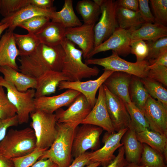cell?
<instances>
[{"instance_id":"cell-44","label":"cell","mask_w":167,"mask_h":167,"mask_svg":"<svg viewBox=\"0 0 167 167\" xmlns=\"http://www.w3.org/2000/svg\"><path fill=\"white\" fill-rule=\"evenodd\" d=\"M139 11L141 16L145 22L155 23L153 15L149 5L148 0H138Z\"/></svg>"},{"instance_id":"cell-15","label":"cell","mask_w":167,"mask_h":167,"mask_svg":"<svg viewBox=\"0 0 167 167\" xmlns=\"http://www.w3.org/2000/svg\"><path fill=\"white\" fill-rule=\"evenodd\" d=\"M143 111L151 131L167 136V107L149 95Z\"/></svg>"},{"instance_id":"cell-38","label":"cell","mask_w":167,"mask_h":167,"mask_svg":"<svg viewBox=\"0 0 167 167\" xmlns=\"http://www.w3.org/2000/svg\"><path fill=\"white\" fill-rule=\"evenodd\" d=\"M155 23L166 26L167 25V0L150 1Z\"/></svg>"},{"instance_id":"cell-25","label":"cell","mask_w":167,"mask_h":167,"mask_svg":"<svg viewBox=\"0 0 167 167\" xmlns=\"http://www.w3.org/2000/svg\"><path fill=\"white\" fill-rule=\"evenodd\" d=\"M167 36V27L158 23L145 22L139 28L133 31L132 41H154Z\"/></svg>"},{"instance_id":"cell-34","label":"cell","mask_w":167,"mask_h":167,"mask_svg":"<svg viewBox=\"0 0 167 167\" xmlns=\"http://www.w3.org/2000/svg\"><path fill=\"white\" fill-rule=\"evenodd\" d=\"M143 146L139 165L144 167H167L161 154L145 143H143Z\"/></svg>"},{"instance_id":"cell-7","label":"cell","mask_w":167,"mask_h":167,"mask_svg":"<svg viewBox=\"0 0 167 167\" xmlns=\"http://www.w3.org/2000/svg\"><path fill=\"white\" fill-rule=\"evenodd\" d=\"M0 86L6 89L9 100L16 109L19 124L28 123L30 113L35 109L34 103L35 89L19 91L2 76H0Z\"/></svg>"},{"instance_id":"cell-41","label":"cell","mask_w":167,"mask_h":167,"mask_svg":"<svg viewBox=\"0 0 167 167\" xmlns=\"http://www.w3.org/2000/svg\"><path fill=\"white\" fill-rule=\"evenodd\" d=\"M29 4L30 0H2L0 13L6 17Z\"/></svg>"},{"instance_id":"cell-12","label":"cell","mask_w":167,"mask_h":167,"mask_svg":"<svg viewBox=\"0 0 167 167\" xmlns=\"http://www.w3.org/2000/svg\"><path fill=\"white\" fill-rule=\"evenodd\" d=\"M127 128L114 133H105L102 139L104 146L92 152H90L91 162H99L103 167L109 164L115 158V151L123 146L121 143L123 135L128 129Z\"/></svg>"},{"instance_id":"cell-53","label":"cell","mask_w":167,"mask_h":167,"mask_svg":"<svg viewBox=\"0 0 167 167\" xmlns=\"http://www.w3.org/2000/svg\"><path fill=\"white\" fill-rule=\"evenodd\" d=\"M9 24L7 23H5L0 25V36L2 32L6 28H8Z\"/></svg>"},{"instance_id":"cell-49","label":"cell","mask_w":167,"mask_h":167,"mask_svg":"<svg viewBox=\"0 0 167 167\" xmlns=\"http://www.w3.org/2000/svg\"><path fill=\"white\" fill-rule=\"evenodd\" d=\"M54 0H30V4L43 9L53 8Z\"/></svg>"},{"instance_id":"cell-4","label":"cell","mask_w":167,"mask_h":167,"mask_svg":"<svg viewBox=\"0 0 167 167\" xmlns=\"http://www.w3.org/2000/svg\"><path fill=\"white\" fill-rule=\"evenodd\" d=\"M61 44L65 52L62 71L69 81H81L98 75L99 69L96 66L89 67L83 62V52L76 48L75 44L64 37Z\"/></svg>"},{"instance_id":"cell-52","label":"cell","mask_w":167,"mask_h":167,"mask_svg":"<svg viewBox=\"0 0 167 167\" xmlns=\"http://www.w3.org/2000/svg\"><path fill=\"white\" fill-rule=\"evenodd\" d=\"M0 167H14V165L11 159L0 156Z\"/></svg>"},{"instance_id":"cell-16","label":"cell","mask_w":167,"mask_h":167,"mask_svg":"<svg viewBox=\"0 0 167 167\" xmlns=\"http://www.w3.org/2000/svg\"><path fill=\"white\" fill-rule=\"evenodd\" d=\"M99 89L98 96L94 105L81 124L94 125L101 128L108 133H115L106 106L103 84Z\"/></svg>"},{"instance_id":"cell-31","label":"cell","mask_w":167,"mask_h":167,"mask_svg":"<svg viewBox=\"0 0 167 167\" xmlns=\"http://www.w3.org/2000/svg\"><path fill=\"white\" fill-rule=\"evenodd\" d=\"M129 91L131 102L143 111L144 106L149 95L140 78L132 75Z\"/></svg>"},{"instance_id":"cell-8","label":"cell","mask_w":167,"mask_h":167,"mask_svg":"<svg viewBox=\"0 0 167 167\" xmlns=\"http://www.w3.org/2000/svg\"><path fill=\"white\" fill-rule=\"evenodd\" d=\"M93 0L100 6L101 14L99 21L94 27L95 47L107 39L119 27L116 15L115 1Z\"/></svg>"},{"instance_id":"cell-50","label":"cell","mask_w":167,"mask_h":167,"mask_svg":"<svg viewBox=\"0 0 167 167\" xmlns=\"http://www.w3.org/2000/svg\"><path fill=\"white\" fill-rule=\"evenodd\" d=\"M159 66H164L167 67V51L161 54L151 65H148L147 70Z\"/></svg>"},{"instance_id":"cell-47","label":"cell","mask_w":167,"mask_h":167,"mask_svg":"<svg viewBox=\"0 0 167 167\" xmlns=\"http://www.w3.org/2000/svg\"><path fill=\"white\" fill-rule=\"evenodd\" d=\"M90 152L87 151L75 158V159L67 167H84L91 163L89 158Z\"/></svg>"},{"instance_id":"cell-32","label":"cell","mask_w":167,"mask_h":167,"mask_svg":"<svg viewBox=\"0 0 167 167\" xmlns=\"http://www.w3.org/2000/svg\"><path fill=\"white\" fill-rule=\"evenodd\" d=\"M15 42L18 47L20 56L29 55L36 49L41 42L36 36L28 33L21 35L14 33Z\"/></svg>"},{"instance_id":"cell-33","label":"cell","mask_w":167,"mask_h":167,"mask_svg":"<svg viewBox=\"0 0 167 167\" xmlns=\"http://www.w3.org/2000/svg\"><path fill=\"white\" fill-rule=\"evenodd\" d=\"M125 104L130 118L131 127L136 132H139L148 129L149 125L144 111L132 102Z\"/></svg>"},{"instance_id":"cell-6","label":"cell","mask_w":167,"mask_h":167,"mask_svg":"<svg viewBox=\"0 0 167 167\" xmlns=\"http://www.w3.org/2000/svg\"><path fill=\"white\" fill-rule=\"evenodd\" d=\"M85 63L89 65H96L104 67V70L126 73L140 78L147 77V68L149 65L148 62L144 60L140 62H132L121 58L117 53L112 51V54L102 58L85 59Z\"/></svg>"},{"instance_id":"cell-3","label":"cell","mask_w":167,"mask_h":167,"mask_svg":"<svg viewBox=\"0 0 167 167\" xmlns=\"http://www.w3.org/2000/svg\"><path fill=\"white\" fill-rule=\"evenodd\" d=\"M36 148V139L32 128L11 129L0 142V156L11 159L29 154Z\"/></svg>"},{"instance_id":"cell-36","label":"cell","mask_w":167,"mask_h":167,"mask_svg":"<svg viewBox=\"0 0 167 167\" xmlns=\"http://www.w3.org/2000/svg\"><path fill=\"white\" fill-rule=\"evenodd\" d=\"M146 42L149 51L145 60L150 65L152 64L161 54L167 51V36L154 41H147Z\"/></svg>"},{"instance_id":"cell-35","label":"cell","mask_w":167,"mask_h":167,"mask_svg":"<svg viewBox=\"0 0 167 167\" xmlns=\"http://www.w3.org/2000/svg\"><path fill=\"white\" fill-rule=\"evenodd\" d=\"M141 80L149 95L167 107V90L163 85L147 77Z\"/></svg>"},{"instance_id":"cell-46","label":"cell","mask_w":167,"mask_h":167,"mask_svg":"<svg viewBox=\"0 0 167 167\" xmlns=\"http://www.w3.org/2000/svg\"><path fill=\"white\" fill-rule=\"evenodd\" d=\"M128 163L125 157L123 146L118 148V154L113 160L108 165L103 167H124Z\"/></svg>"},{"instance_id":"cell-5","label":"cell","mask_w":167,"mask_h":167,"mask_svg":"<svg viewBox=\"0 0 167 167\" xmlns=\"http://www.w3.org/2000/svg\"><path fill=\"white\" fill-rule=\"evenodd\" d=\"M30 116L32 120L30 126L36 139V148L47 150L57 136V121L55 114L35 109Z\"/></svg>"},{"instance_id":"cell-54","label":"cell","mask_w":167,"mask_h":167,"mask_svg":"<svg viewBox=\"0 0 167 167\" xmlns=\"http://www.w3.org/2000/svg\"><path fill=\"white\" fill-rule=\"evenodd\" d=\"M124 167H144V166L135 163H128Z\"/></svg>"},{"instance_id":"cell-40","label":"cell","mask_w":167,"mask_h":167,"mask_svg":"<svg viewBox=\"0 0 167 167\" xmlns=\"http://www.w3.org/2000/svg\"><path fill=\"white\" fill-rule=\"evenodd\" d=\"M46 150L36 148L29 154L11 160L13 162L14 167H29L32 166L39 159Z\"/></svg>"},{"instance_id":"cell-26","label":"cell","mask_w":167,"mask_h":167,"mask_svg":"<svg viewBox=\"0 0 167 167\" xmlns=\"http://www.w3.org/2000/svg\"><path fill=\"white\" fill-rule=\"evenodd\" d=\"M66 28L58 23L50 21L35 35L41 43L57 45L61 44L65 37Z\"/></svg>"},{"instance_id":"cell-57","label":"cell","mask_w":167,"mask_h":167,"mask_svg":"<svg viewBox=\"0 0 167 167\" xmlns=\"http://www.w3.org/2000/svg\"><path fill=\"white\" fill-rule=\"evenodd\" d=\"M2 23H1L0 22V25H2Z\"/></svg>"},{"instance_id":"cell-18","label":"cell","mask_w":167,"mask_h":167,"mask_svg":"<svg viewBox=\"0 0 167 167\" xmlns=\"http://www.w3.org/2000/svg\"><path fill=\"white\" fill-rule=\"evenodd\" d=\"M80 93L77 91L68 89L57 95L35 98V109L49 113H54L62 107L69 106Z\"/></svg>"},{"instance_id":"cell-17","label":"cell","mask_w":167,"mask_h":167,"mask_svg":"<svg viewBox=\"0 0 167 167\" xmlns=\"http://www.w3.org/2000/svg\"><path fill=\"white\" fill-rule=\"evenodd\" d=\"M95 25L84 24L66 28L65 37L81 49L85 59L95 47Z\"/></svg>"},{"instance_id":"cell-29","label":"cell","mask_w":167,"mask_h":167,"mask_svg":"<svg viewBox=\"0 0 167 167\" xmlns=\"http://www.w3.org/2000/svg\"><path fill=\"white\" fill-rule=\"evenodd\" d=\"M116 15L119 28L125 30H135L145 23L139 11L129 10L117 5Z\"/></svg>"},{"instance_id":"cell-42","label":"cell","mask_w":167,"mask_h":167,"mask_svg":"<svg viewBox=\"0 0 167 167\" xmlns=\"http://www.w3.org/2000/svg\"><path fill=\"white\" fill-rule=\"evenodd\" d=\"M148 47L143 40L132 41L130 43V53L135 55L137 62L146 60L148 53Z\"/></svg>"},{"instance_id":"cell-51","label":"cell","mask_w":167,"mask_h":167,"mask_svg":"<svg viewBox=\"0 0 167 167\" xmlns=\"http://www.w3.org/2000/svg\"><path fill=\"white\" fill-rule=\"evenodd\" d=\"M31 167H58V165L49 159H39Z\"/></svg>"},{"instance_id":"cell-22","label":"cell","mask_w":167,"mask_h":167,"mask_svg":"<svg viewBox=\"0 0 167 167\" xmlns=\"http://www.w3.org/2000/svg\"><path fill=\"white\" fill-rule=\"evenodd\" d=\"M36 80L35 98L54 93L61 82L69 81L62 71H54L47 72Z\"/></svg>"},{"instance_id":"cell-10","label":"cell","mask_w":167,"mask_h":167,"mask_svg":"<svg viewBox=\"0 0 167 167\" xmlns=\"http://www.w3.org/2000/svg\"><path fill=\"white\" fill-rule=\"evenodd\" d=\"M133 31L118 28L107 39L95 47L86 59L92 58L100 52L110 50L117 53L119 56H127L130 53L131 35Z\"/></svg>"},{"instance_id":"cell-39","label":"cell","mask_w":167,"mask_h":167,"mask_svg":"<svg viewBox=\"0 0 167 167\" xmlns=\"http://www.w3.org/2000/svg\"><path fill=\"white\" fill-rule=\"evenodd\" d=\"M17 110L9 100L4 87L0 86V118L6 119L15 116Z\"/></svg>"},{"instance_id":"cell-48","label":"cell","mask_w":167,"mask_h":167,"mask_svg":"<svg viewBox=\"0 0 167 167\" xmlns=\"http://www.w3.org/2000/svg\"><path fill=\"white\" fill-rule=\"evenodd\" d=\"M115 2L118 6L134 11H139L138 0H119Z\"/></svg>"},{"instance_id":"cell-13","label":"cell","mask_w":167,"mask_h":167,"mask_svg":"<svg viewBox=\"0 0 167 167\" xmlns=\"http://www.w3.org/2000/svg\"><path fill=\"white\" fill-rule=\"evenodd\" d=\"M103 85L106 108L115 131L131 127L130 118L124 102Z\"/></svg>"},{"instance_id":"cell-30","label":"cell","mask_w":167,"mask_h":167,"mask_svg":"<svg viewBox=\"0 0 167 167\" xmlns=\"http://www.w3.org/2000/svg\"><path fill=\"white\" fill-rule=\"evenodd\" d=\"M77 13L81 16L84 24H95L101 14L100 6L94 0L79 1L76 6Z\"/></svg>"},{"instance_id":"cell-1","label":"cell","mask_w":167,"mask_h":167,"mask_svg":"<svg viewBox=\"0 0 167 167\" xmlns=\"http://www.w3.org/2000/svg\"><path fill=\"white\" fill-rule=\"evenodd\" d=\"M65 52L61 44L50 46L41 43L32 54L18 58L21 72L37 79L49 71H62Z\"/></svg>"},{"instance_id":"cell-45","label":"cell","mask_w":167,"mask_h":167,"mask_svg":"<svg viewBox=\"0 0 167 167\" xmlns=\"http://www.w3.org/2000/svg\"><path fill=\"white\" fill-rule=\"evenodd\" d=\"M18 124L17 114L6 119L0 118V142L6 136L7 129L10 127L17 126Z\"/></svg>"},{"instance_id":"cell-20","label":"cell","mask_w":167,"mask_h":167,"mask_svg":"<svg viewBox=\"0 0 167 167\" xmlns=\"http://www.w3.org/2000/svg\"><path fill=\"white\" fill-rule=\"evenodd\" d=\"M16 45L13 31L8 29L0 39V66H8L18 70L16 60L19 53Z\"/></svg>"},{"instance_id":"cell-27","label":"cell","mask_w":167,"mask_h":167,"mask_svg":"<svg viewBox=\"0 0 167 167\" xmlns=\"http://www.w3.org/2000/svg\"><path fill=\"white\" fill-rule=\"evenodd\" d=\"M138 140L142 143H145L161 154L167 161V136L150 131L148 129L136 133Z\"/></svg>"},{"instance_id":"cell-21","label":"cell","mask_w":167,"mask_h":167,"mask_svg":"<svg viewBox=\"0 0 167 167\" xmlns=\"http://www.w3.org/2000/svg\"><path fill=\"white\" fill-rule=\"evenodd\" d=\"M54 11L55 9L54 7L49 9H43L29 4L14 14L3 18L0 22L2 24H8V29L13 31L20 24L28 19L39 15L49 18L51 13Z\"/></svg>"},{"instance_id":"cell-9","label":"cell","mask_w":167,"mask_h":167,"mask_svg":"<svg viewBox=\"0 0 167 167\" xmlns=\"http://www.w3.org/2000/svg\"><path fill=\"white\" fill-rule=\"evenodd\" d=\"M75 130L71 154L76 157L89 149L95 150L99 146L100 137L103 129L89 124H82Z\"/></svg>"},{"instance_id":"cell-11","label":"cell","mask_w":167,"mask_h":167,"mask_svg":"<svg viewBox=\"0 0 167 167\" xmlns=\"http://www.w3.org/2000/svg\"><path fill=\"white\" fill-rule=\"evenodd\" d=\"M92 108L85 96L80 93L66 110L60 108L54 113L57 122L72 124H81Z\"/></svg>"},{"instance_id":"cell-56","label":"cell","mask_w":167,"mask_h":167,"mask_svg":"<svg viewBox=\"0 0 167 167\" xmlns=\"http://www.w3.org/2000/svg\"><path fill=\"white\" fill-rule=\"evenodd\" d=\"M1 3H2V0H0V10L1 9Z\"/></svg>"},{"instance_id":"cell-24","label":"cell","mask_w":167,"mask_h":167,"mask_svg":"<svg viewBox=\"0 0 167 167\" xmlns=\"http://www.w3.org/2000/svg\"><path fill=\"white\" fill-rule=\"evenodd\" d=\"M0 72L4 79L12 84L18 91L25 92L30 89H35L37 80L13 68L6 66H0Z\"/></svg>"},{"instance_id":"cell-55","label":"cell","mask_w":167,"mask_h":167,"mask_svg":"<svg viewBox=\"0 0 167 167\" xmlns=\"http://www.w3.org/2000/svg\"><path fill=\"white\" fill-rule=\"evenodd\" d=\"M101 165L99 162H92L86 166V167H98Z\"/></svg>"},{"instance_id":"cell-28","label":"cell","mask_w":167,"mask_h":167,"mask_svg":"<svg viewBox=\"0 0 167 167\" xmlns=\"http://www.w3.org/2000/svg\"><path fill=\"white\" fill-rule=\"evenodd\" d=\"M51 21L58 23L65 28L78 26L82 23L76 15L72 0H65L62 9L52 12L49 16Z\"/></svg>"},{"instance_id":"cell-19","label":"cell","mask_w":167,"mask_h":167,"mask_svg":"<svg viewBox=\"0 0 167 167\" xmlns=\"http://www.w3.org/2000/svg\"><path fill=\"white\" fill-rule=\"evenodd\" d=\"M132 75L125 72L114 71L103 84L109 91L122 99L125 103H131L129 94V87Z\"/></svg>"},{"instance_id":"cell-2","label":"cell","mask_w":167,"mask_h":167,"mask_svg":"<svg viewBox=\"0 0 167 167\" xmlns=\"http://www.w3.org/2000/svg\"><path fill=\"white\" fill-rule=\"evenodd\" d=\"M64 123H56L57 137L51 146L39 159H49L58 167H67L71 163L72 149L76 127Z\"/></svg>"},{"instance_id":"cell-23","label":"cell","mask_w":167,"mask_h":167,"mask_svg":"<svg viewBox=\"0 0 167 167\" xmlns=\"http://www.w3.org/2000/svg\"><path fill=\"white\" fill-rule=\"evenodd\" d=\"M121 141L128 163L139 164L143 151V143L138 140L136 132L132 127L128 128L122 137Z\"/></svg>"},{"instance_id":"cell-43","label":"cell","mask_w":167,"mask_h":167,"mask_svg":"<svg viewBox=\"0 0 167 167\" xmlns=\"http://www.w3.org/2000/svg\"><path fill=\"white\" fill-rule=\"evenodd\" d=\"M147 77L167 86V67L159 66L148 70Z\"/></svg>"},{"instance_id":"cell-14","label":"cell","mask_w":167,"mask_h":167,"mask_svg":"<svg viewBox=\"0 0 167 167\" xmlns=\"http://www.w3.org/2000/svg\"><path fill=\"white\" fill-rule=\"evenodd\" d=\"M104 71L103 74L95 80L86 81H62L58 85V90L71 89L79 92L85 96L93 108L96 102V96L97 91L106 79L114 72L109 70Z\"/></svg>"},{"instance_id":"cell-37","label":"cell","mask_w":167,"mask_h":167,"mask_svg":"<svg viewBox=\"0 0 167 167\" xmlns=\"http://www.w3.org/2000/svg\"><path fill=\"white\" fill-rule=\"evenodd\" d=\"M50 20L46 16H36L23 21L18 27L26 30L28 33L35 35L49 22Z\"/></svg>"}]
</instances>
